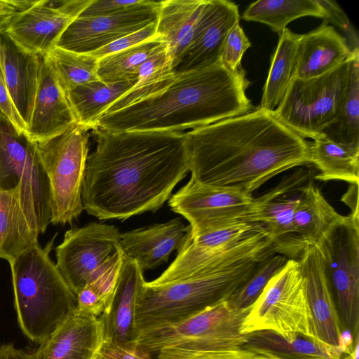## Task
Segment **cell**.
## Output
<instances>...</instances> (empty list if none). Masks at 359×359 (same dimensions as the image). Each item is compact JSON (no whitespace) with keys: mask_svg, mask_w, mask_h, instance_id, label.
<instances>
[{"mask_svg":"<svg viewBox=\"0 0 359 359\" xmlns=\"http://www.w3.org/2000/svg\"><path fill=\"white\" fill-rule=\"evenodd\" d=\"M20 202L19 189L0 190V258L13 260L38 243Z\"/></svg>","mask_w":359,"mask_h":359,"instance_id":"cell-28","label":"cell"},{"mask_svg":"<svg viewBox=\"0 0 359 359\" xmlns=\"http://www.w3.org/2000/svg\"><path fill=\"white\" fill-rule=\"evenodd\" d=\"M185 144L191 178L250 195L280 173L311 163L310 142L259 107L192 129Z\"/></svg>","mask_w":359,"mask_h":359,"instance_id":"cell-2","label":"cell"},{"mask_svg":"<svg viewBox=\"0 0 359 359\" xmlns=\"http://www.w3.org/2000/svg\"><path fill=\"white\" fill-rule=\"evenodd\" d=\"M287 259L283 255L275 254L257 263L247 280L228 298L229 306L234 310L250 308Z\"/></svg>","mask_w":359,"mask_h":359,"instance_id":"cell-38","label":"cell"},{"mask_svg":"<svg viewBox=\"0 0 359 359\" xmlns=\"http://www.w3.org/2000/svg\"><path fill=\"white\" fill-rule=\"evenodd\" d=\"M90 129L77 123L37 142L50 189V223L71 224L84 210L82 188L89 150Z\"/></svg>","mask_w":359,"mask_h":359,"instance_id":"cell-9","label":"cell"},{"mask_svg":"<svg viewBox=\"0 0 359 359\" xmlns=\"http://www.w3.org/2000/svg\"><path fill=\"white\" fill-rule=\"evenodd\" d=\"M105 340L101 316L76 308L36 351L39 359H96Z\"/></svg>","mask_w":359,"mask_h":359,"instance_id":"cell-20","label":"cell"},{"mask_svg":"<svg viewBox=\"0 0 359 359\" xmlns=\"http://www.w3.org/2000/svg\"><path fill=\"white\" fill-rule=\"evenodd\" d=\"M161 2L144 0L142 4L118 13L78 16L62 34L55 47L87 54L99 50L156 21Z\"/></svg>","mask_w":359,"mask_h":359,"instance_id":"cell-15","label":"cell"},{"mask_svg":"<svg viewBox=\"0 0 359 359\" xmlns=\"http://www.w3.org/2000/svg\"><path fill=\"white\" fill-rule=\"evenodd\" d=\"M240 18L235 3L207 0L198 29L174 68L175 74L201 69L220 61L225 39Z\"/></svg>","mask_w":359,"mask_h":359,"instance_id":"cell-18","label":"cell"},{"mask_svg":"<svg viewBox=\"0 0 359 359\" xmlns=\"http://www.w3.org/2000/svg\"><path fill=\"white\" fill-rule=\"evenodd\" d=\"M246 74L231 72L220 61L175 74L162 91L126 107L103 114L94 128L111 132H182L244 114L254 109L245 90Z\"/></svg>","mask_w":359,"mask_h":359,"instance_id":"cell-3","label":"cell"},{"mask_svg":"<svg viewBox=\"0 0 359 359\" xmlns=\"http://www.w3.org/2000/svg\"><path fill=\"white\" fill-rule=\"evenodd\" d=\"M278 359H323V358H280Z\"/></svg>","mask_w":359,"mask_h":359,"instance_id":"cell-49","label":"cell"},{"mask_svg":"<svg viewBox=\"0 0 359 359\" xmlns=\"http://www.w3.org/2000/svg\"><path fill=\"white\" fill-rule=\"evenodd\" d=\"M90 1L39 0L18 14L5 32L25 50L36 55H47Z\"/></svg>","mask_w":359,"mask_h":359,"instance_id":"cell-16","label":"cell"},{"mask_svg":"<svg viewBox=\"0 0 359 359\" xmlns=\"http://www.w3.org/2000/svg\"><path fill=\"white\" fill-rule=\"evenodd\" d=\"M318 2L328 14V18L325 20L335 24L348 35L353 43L352 49L358 48V34L338 4L334 1L328 0H318Z\"/></svg>","mask_w":359,"mask_h":359,"instance_id":"cell-45","label":"cell"},{"mask_svg":"<svg viewBox=\"0 0 359 359\" xmlns=\"http://www.w3.org/2000/svg\"><path fill=\"white\" fill-rule=\"evenodd\" d=\"M262 230L266 229L262 224L237 222L196 236H189L158 279L168 282L210 270L219 264L226 249Z\"/></svg>","mask_w":359,"mask_h":359,"instance_id":"cell-17","label":"cell"},{"mask_svg":"<svg viewBox=\"0 0 359 359\" xmlns=\"http://www.w3.org/2000/svg\"><path fill=\"white\" fill-rule=\"evenodd\" d=\"M259 331H269L288 339L299 335L317 339L297 260L287 259L250 306L241 333Z\"/></svg>","mask_w":359,"mask_h":359,"instance_id":"cell-8","label":"cell"},{"mask_svg":"<svg viewBox=\"0 0 359 359\" xmlns=\"http://www.w3.org/2000/svg\"><path fill=\"white\" fill-rule=\"evenodd\" d=\"M175 77L172 61L165 45L142 65L133 86L113 102L103 114L126 107L162 91Z\"/></svg>","mask_w":359,"mask_h":359,"instance_id":"cell-32","label":"cell"},{"mask_svg":"<svg viewBox=\"0 0 359 359\" xmlns=\"http://www.w3.org/2000/svg\"><path fill=\"white\" fill-rule=\"evenodd\" d=\"M82 188L84 210L100 220L155 212L189 172L185 133L93 129Z\"/></svg>","mask_w":359,"mask_h":359,"instance_id":"cell-1","label":"cell"},{"mask_svg":"<svg viewBox=\"0 0 359 359\" xmlns=\"http://www.w3.org/2000/svg\"><path fill=\"white\" fill-rule=\"evenodd\" d=\"M190 233V226H185L180 218H175L122 233L121 249L143 271L154 269L168 262L174 250L179 251Z\"/></svg>","mask_w":359,"mask_h":359,"instance_id":"cell-22","label":"cell"},{"mask_svg":"<svg viewBox=\"0 0 359 359\" xmlns=\"http://www.w3.org/2000/svg\"><path fill=\"white\" fill-rule=\"evenodd\" d=\"M0 112L7 117L20 130L25 132L27 128L16 111L10 97L0 57Z\"/></svg>","mask_w":359,"mask_h":359,"instance_id":"cell-46","label":"cell"},{"mask_svg":"<svg viewBox=\"0 0 359 359\" xmlns=\"http://www.w3.org/2000/svg\"><path fill=\"white\" fill-rule=\"evenodd\" d=\"M249 309H232L224 300L180 321L142 331L136 343L151 355L242 346L248 338L241 326Z\"/></svg>","mask_w":359,"mask_h":359,"instance_id":"cell-6","label":"cell"},{"mask_svg":"<svg viewBox=\"0 0 359 359\" xmlns=\"http://www.w3.org/2000/svg\"><path fill=\"white\" fill-rule=\"evenodd\" d=\"M297 260L305 281L314 334L319 341L339 347L343 330L321 255L317 248L308 245Z\"/></svg>","mask_w":359,"mask_h":359,"instance_id":"cell-19","label":"cell"},{"mask_svg":"<svg viewBox=\"0 0 359 359\" xmlns=\"http://www.w3.org/2000/svg\"><path fill=\"white\" fill-rule=\"evenodd\" d=\"M165 43L158 36L99 59L97 75L104 83L136 81L142 65Z\"/></svg>","mask_w":359,"mask_h":359,"instance_id":"cell-36","label":"cell"},{"mask_svg":"<svg viewBox=\"0 0 359 359\" xmlns=\"http://www.w3.org/2000/svg\"><path fill=\"white\" fill-rule=\"evenodd\" d=\"M257 263L245 262L163 283L145 280L137 302L138 335L142 331L180 321L228 299L250 276Z\"/></svg>","mask_w":359,"mask_h":359,"instance_id":"cell-5","label":"cell"},{"mask_svg":"<svg viewBox=\"0 0 359 359\" xmlns=\"http://www.w3.org/2000/svg\"><path fill=\"white\" fill-rule=\"evenodd\" d=\"M312 170L300 168L286 175L275 187L253 198L244 222L264 226L276 253L297 259L307 246L297 234L294 212L303 188L312 179Z\"/></svg>","mask_w":359,"mask_h":359,"instance_id":"cell-12","label":"cell"},{"mask_svg":"<svg viewBox=\"0 0 359 359\" xmlns=\"http://www.w3.org/2000/svg\"><path fill=\"white\" fill-rule=\"evenodd\" d=\"M206 1L165 0L161 2L156 36L166 45L173 71L198 29Z\"/></svg>","mask_w":359,"mask_h":359,"instance_id":"cell-26","label":"cell"},{"mask_svg":"<svg viewBox=\"0 0 359 359\" xmlns=\"http://www.w3.org/2000/svg\"><path fill=\"white\" fill-rule=\"evenodd\" d=\"M352 50L346 39L324 20L318 28L300 34L294 77L311 79L326 74L348 61Z\"/></svg>","mask_w":359,"mask_h":359,"instance_id":"cell-25","label":"cell"},{"mask_svg":"<svg viewBox=\"0 0 359 359\" xmlns=\"http://www.w3.org/2000/svg\"><path fill=\"white\" fill-rule=\"evenodd\" d=\"M77 123L46 55H41L38 88L26 133L35 142L52 138Z\"/></svg>","mask_w":359,"mask_h":359,"instance_id":"cell-21","label":"cell"},{"mask_svg":"<svg viewBox=\"0 0 359 359\" xmlns=\"http://www.w3.org/2000/svg\"><path fill=\"white\" fill-rule=\"evenodd\" d=\"M96 359H151V354L138 346L136 341L116 343L105 340Z\"/></svg>","mask_w":359,"mask_h":359,"instance_id":"cell-42","label":"cell"},{"mask_svg":"<svg viewBox=\"0 0 359 359\" xmlns=\"http://www.w3.org/2000/svg\"><path fill=\"white\" fill-rule=\"evenodd\" d=\"M121 234L115 226L97 222L66 231L55 249V264L76 295L92 275L121 249Z\"/></svg>","mask_w":359,"mask_h":359,"instance_id":"cell-14","label":"cell"},{"mask_svg":"<svg viewBox=\"0 0 359 359\" xmlns=\"http://www.w3.org/2000/svg\"><path fill=\"white\" fill-rule=\"evenodd\" d=\"M54 238L44 248L37 243L8 262L18 325L39 344L76 308V294L49 255Z\"/></svg>","mask_w":359,"mask_h":359,"instance_id":"cell-4","label":"cell"},{"mask_svg":"<svg viewBox=\"0 0 359 359\" xmlns=\"http://www.w3.org/2000/svg\"><path fill=\"white\" fill-rule=\"evenodd\" d=\"M353 341L359 339V216L349 215L317 248Z\"/></svg>","mask_w":359,"mask_h":359,"instance_id":"cell-11","label":"cell"},{"mask_svg":"<svg viewBox=\"0 0 359 359\" xmlns=\"http://www.w3.org/2000/svg\"><path fill=\"white\" fill-rule=\"evenodd\" d=\"M346 220L347 217L339 214L310 180L302 189L293 217L294 230L302 241L307 246L318 248Z\"/></svg>","mask_w":359,"mask_h":359,"instance_id":"cell-27","label":"cell"},{"mask_svg":"<svg viewBox=\"0 0 359 359\" xmlns=\"http://www.w3.org/2000/svg\"><path fill=\"white\" fill-rule=\"evenodd\" d=\"M323 137L337 142L359 146V49L348 60V77L337 121Z\"/></svg>","mask_w":359,"mask_h":359,"instance_id":"cell-35","label":"cell"},{"mask_svg":"<svg viewBox=\"0 0 359 359\" xmlns=\"http://www.w3.org/2000/svg\"><path fill=\"white\" fill-rule=\"evenodd\" d=\"M245 346L265 350L283 358L342 359L344 354L337 346L299 335L288 339L269 331H259L248 334Z\"/></svg>","mask_w":359,"mask_h":359,"instance_id":"cell-34","label":"cell"},{"mask_svg":"<svg viewBox=\"0 0 359 359\" xmlns=\"http://www.w3.org/2000/svg\"><path fill=\"white\" fill-rule=\"evenodd\" d=\"M0 359H39L38 352H26L17 348L13 344L0 345Z\"/></svg>","mask_w":359,"mask_h":359,"instance_id":"cell-48","label":"cell"},{"mask_svg":"<svg viewBox=\"0 0 359 359\" xmlns=\"http://www.w3.org/2000/svg\"><path fill=\"white\" fill-rule=\"evenodd\" d=\"M157 359H278L265 350L249 346L182 353L159 352Z\"/></svg>","mask_w":359,"mask_h":359,"instance_id":"cell-39","label":"cell"},{"mask_svg":"<svg viewBox=\"0 0 359 359\" xmlns=\"http://www.w3.org/2000/svg\"><path fill=\"white\" fill-rule=\"evenodd\" d=\"M144 0H91L79 16L92 17L118 13L135 7Z\"/></svg>","mask_w":359,"mask_h":359,"instance_id":"cell-44","label":"cell"},{"mask_svg":"<svg viewBox=\"0 0 359 359\" xmlns=\"http://www.w3.org/2000/svg\"><path fill=\"white\" fill-rule=\"evenodd\" d=\"M300 34L287 27L280 34L271 58L268 76L263 88L259 108L274 111L294 76L296 52Z\"/></svg>","mask_w":359,"mask_h":359,"instance_id":"cell-31","label":"cell"},{"mask_svg":"<svg viewBox=\"0 0 359 359\" xmlns=\"http://www.w3.org/2000/svg\"><path fill=\"white\" fill-rule=\"evenodd\" d=\"M135 83H107L99 79L67 90L65 93L77 123L93 130L99 117Z\"/></svg>","mask_w":359,"mask_h":359,"instance_id":"cell-30","label":"cell"},{"mask_svg":"<svg viewBox=\"0 0 359 359\" xmlns=\"http://www.w3.org/2000/svg\"><path fill=\"white\" fill-rule=\"evenodd\" d=\"M157 20L145 27L127 34L89 54L100 59L104 56L132 48L156 36Z\"/></svg>","mask_w":359,"mask_h":359,"instance_id":"cell-41","label":"cell"},{"mask_svg":"<svg viewBox=\"0 0 359 359\" xmlns=\"http://www.w3.org/2000/svg\"><path fill=\"white\" fill-rule=\"evenodd\" d=\"M348 77V60L317 77H294L273 111L275 116L304 139L323 137L337 121Z\"/></svg>","mask_w":359,"mask_h":359,"instance_id":"cell-10","label":"cell"},{"mask_svg":"<svg viewBox=\"0 0 359 359\" xmlns=\"http://www.w3.org/2000/svg\"><path fill=\"white\" fill-rule=\"evenodd\" d=\"M143 273L135 260L123 255L110 306L100 316L106 340L121 344L136 341V308L145 281Z\"/></svg>","mask_w":359,"mask_h":359,"instance_id":"cell-24","label":"cell"},{"mask_svg":"<svg viewBox=\"0 0 359 359\" xmlns=\"http://www.w3.org/2000/svg\"><path fill=\"white\" fill-rule=\"evenodd\" d=\"M253 197L244 192L210 186L194 178L172 195L171 210L183 216L191 237L237 222H244Z\"/></svg>","mask_w":359,"mask_h":359,"instance_id":"cell-13","label":"cell"},{"mask_svg":"<svg viewBox=\"0 0 359 359\" xmlns=\"http://www.w3.org/2000/svg\"><path fill=\"white\" fill-rule=\"evenodd\" d=\"M46 55L65 92L77 86L99 80V59L89 53H79L55 47Z\"/></svg>","mask_w":359,"mask_h":359,"instance_id":"cell-37","label":"cell"},{"mask_svg":"<svg viewBox=\"0 0 359 359\" xmlns=\"http://www.w3.org/2000/svg\"><path fill=\"white\" fill-rule=\"evenodd\" d=\"M19 189L25 215L39 234L50 223V189L37 142L0 112V190Z\"/></svg>","mask_w":359,"mask_h":359,"instance_id":"cell-7","label":"cell"},{"mask_svg":"<svg viewBox=\"0 0 359 359\" xmlns=\"http://www.w3.org/2000/svg\"><path fill=\"white\" fill-rule=\"evenodd\" d=\"M39 0H0V32L6 28L20 13L23 12L34 5Z\"/></svg>","mask_w":359,"mask_h":359,"instance_id":"cell-47","label":"cell"},{"mask_svg":"<svg viewBox=\"0 0 359 359\" xmlns=\"http://www.w3.org/2000/svg\"><path fill=\"white\" fill-rule=\"evenodd\" d=\"M0 57L10 97L27 128L38 88L41 55L25 50L4 31L0 32Z\"/></svg>","mask_w":359,"mask_h":359,"instance_id":"cell-23","label":"cell"},{"mask_svg":"<svg viewBox=\"0 0 359 359\" xmlns=\"http://www.w3.org/2000/svg\"><path fill=\"white\" fill-rule=\"evenodd\" d=\"M305 16L328 18L318 0H259L248 6L242 18L265 24L280 35L290 22Z\"/></svg>","mask_w":359,"mask_h":359,"instance_id":"cell-33","label":"cell"},{"mask_svg":"<svg viewBox=\"0 0 359 359\" xmlns=\"http://www.w3.org/2000/svg\"><path fill=\"white\" fill-rule=\"evenodd\" d=\"M311 163L320 171V181L341 180L359 184V146L320 137L310 142Z\"/></svg>","mask_w":359,"mask_h":359,"instance_id":"cell-29","label":"cell"},{"mask_svg":"<svg viewBox=\"0 0 359 359\" xmlns=\"http://www.w3.org/2000/svg\"><path fill=\"white\" fill-rule=\"evenodd\" d=\"M76 309L87 315L99 317L105 313L109 302L90 286L86 285L76 295Z\"/></svg>","mask_w":359,"mask_h":359,"instance_id":"cell-43","label":"cell"},{"mask_svg":"<svg viewBox=\"0 0 359 359\" xmlns=\"http://www.w3.org/2000/svg\"><path fill=\"white\" fill-rule=\"evenodd\" d=\"M250 46L251 43L239 22L236 23L225 39L220 57L222 63L234 74H246L242 67L241 60Z\"/></svg>","mask_w":359,"mask_h":359,"instance_id":"cell-40","label":"cell"}]
</instances>
